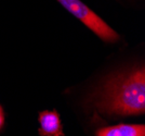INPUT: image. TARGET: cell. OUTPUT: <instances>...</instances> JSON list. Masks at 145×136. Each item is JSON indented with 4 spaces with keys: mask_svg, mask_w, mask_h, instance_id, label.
Listing matches in <instances>:
<instances>
[{
    "mask_svg": "<svg viewBox=\"0 0 145 136\" xmlns=\"http://www.w3.org/2000/svg\"><path fill=\"white\" fill-rule=\"evenodd\" d=\"M95 106L101 111L109 114H143L145 111L144 68L108 81L97 95Z\"/></svg>",
    "mask_w": 145,
    "mask_h": 136,
    "instance_id": "obj_1",
    "label": "cell"
},
{
    "mask_svg": "<svg viewBox=\"0 0 145 136\" xmlns=\"http://www.w3.org/2000/svg\"><path fill=\"white\" fill-rule=\"evenodd\" d=\"M3 124H5V114H3V110H2V108L0 106V130L2 129Z\"/></svg>",
    "mask_w": 145,
    "mask_h": 136,
    "instance_id": "obj_5",
    "label": "cell"
},
{
    "mask_svg": "<svg viewBox=\"0 0 145 136\" xmlns=\"http://www.w3.org/2000/svg\"><path fill=\"white\" fill-rule=\"evenodd\" d=\"M62 6L74 17L80 20L86 26H88L93 33L104 42L114 43L118 40V34L113 28H110L95 12L90 10L80 0H57Z\"/></svg>",
    "mask_w": 145,
    "mask_h": 136,
    "instance_id": "obj_2",
    "label": "cell"
},
{
    "mask_svg": "<svg viewBox=\"0 0 145 136\" xmlns=\"http://www.w3.org/2000/svg\"><path fill=\"white\" fill-rule=\"evenodd\" d=\"M97 136H144L143 124H118L115 126L103 127L97 132Z\"/></svg>",
    "mask_w": 145,
    "mask_h": 136,
    "instance_id": "obj_4",
    "label": "cell"
},
{
    "mask_svg": "<svg viewBox=\"0 0 145 136\" xmlns=\"http://www.w3.org/2000/svg\"><path fill=\"white\" fill-rule=\"evenodd\" d=\"M39 134L43 136H63L61 118L56 111H42L39 113Z\"/></svg>",
    "mask_w": 145,
    "mask_h": 136,
    "instance_id": "obj_3",
    "label": "cell"
}]
</instances>
